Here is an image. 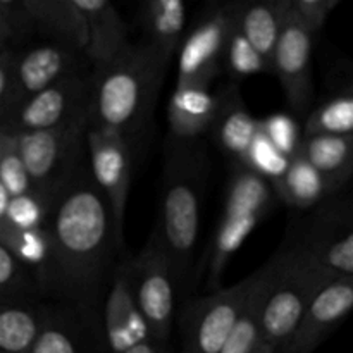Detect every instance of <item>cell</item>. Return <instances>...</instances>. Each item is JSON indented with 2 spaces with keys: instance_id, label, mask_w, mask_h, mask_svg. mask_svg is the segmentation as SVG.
I'll return each instance as SVG.
<instances>
[{
  "instance_id": "1",
  "label": "cell",
  "mask_w": 353,
  "mask_h": 353,
  "mask_svg": "<svg viewBox=\"0 0 353 353\" xmlns=\"http://www.w3.org/2000/svg\"><path fill=\"white\" fill-rule=\"evenodd\" d=\"M45 228L50 236V259L37 276L38 292L61 305L95 314L123 233L85 164L52 196Z\"/></svg>"
},
{
  "instance_id": "2",
  "label": "cell",
  "mask_w": 353,
  "mask_h": 353,
  "mask_svg": "<svg viewBox=\"0 0 353 353\" xmlns=\"http://www.w3.org/2000/svg\"><path fill=\"white\" fill-rule=\"evenodd\" d=\"M209 155L202 138L164 141L159 224L154 234L171 262L178 299L186 302L195 281V254L209 179Z\"/></svg>"
},
{
  "instance_id": "3",
  "label": "cell",
  "mask_w": 353,
  "mask_h": 353,
  "mask_svg": "<svg viewBox=\"0 0 353 353\" xmlns=\"http://www.w3.org/2000/svg\"><path fill=\"white\" fill-rule=\"evenodd\" d=\"M171 59L152 45L130 43L110 64L92 69L88 128L133 140L150 114Z\"/></svg>"
},
{
  "instance_id": "4",
  "label": "cell",
  "mask_w": 353,
  "mask_h": 353,
  "mask_svg": "<svg viewBox=\"0 0 353 353\" xmlns=\"http://www.w3.org/2000/svg\"><path fill=\"white\" fill-rule=\"evenodd\" d=\"M274 257V274L261 307V334L268 350L286 353L307 305L321 286L334 278L310 264L290 240Z\"/></svg>"
},
{
  "instance_id": "5",
  "label": "cell",
  "mask_w": 353,
  "mask_h": 353,
  "mask_svg": "<svg viewBox=\"0 0 353 353\" xmlns=\"http://www.w3.org/2000/svg\"><path fill=\"white\" fill-rule=\"evenodd\" d=\"M274 188L268 179L245 165L233 164L228 176L223 214L207 255V286L221 288V279L238 248L248 234L269 216L276 205Z\"/></svg>"
},
{
  "instance_id": "6",
  "label": "cell",
  "mask_w": 353,
  "mask_h": 353,
  "mask_svg": "<svg viewBox=\"0 0 353 353\" xmlns=\"http://www.w3.org/2000/svg\"><path fill=\"white\" fill-rule=\"evenodd\" d=\"M341 193L314 207L288 238L310 264L330 278H353V203L348 193Z\"/></svg>"
},
{
  "instance_id": "7",
  "label": "cell",
  "mask_w": 353,
  "mask_h": 353,
  "mask_svg": "<svg viewBox=\"0 0 353 353\" xmlns=\"http://www.w3.org/2000/svg\"><path fill=\"white\" fill-rule=\"evenodd\" d=\"M88 121L81 119L54 130L19 133L17 152L34 190L54 196L83 164V143Z\"/></svg>"
},
{
  "instance_id": "8",
  "label": "cell",
  "mask_w": 353,
  "mask_h": 353,
  "mask_svg": "<svg viewBox=\"0 0 353 353\" xmlns=\"http://www.w3.org/2000/svg\"><path fill=\"white\" fill-rule=\"evenodd\" d=\"M131 276L137 307L152 343L168 347L178 307V290L171 262L154 233L143 250L131 259Z\"/></svg>"
},
{
  "instance_id": "9",
  "label": "cell",
  "mask_w": 353,
  "mask_h": 353,
  "mask_svg": "<svg viewBox=\"0 0 353 353\" xmlns=\"http://www.w3.org/2000/svg\"><path fill=\"white\" fill-rule=\"evenodd\" d=\"M255 281L257 272L230 288L185 302L179 317L181 353H221Z\"/></svg>"
},
{
  "instance_id": "10",
  "label": "cell",
  "mask_w": 353,
  "mask_h": 353,
  "mask_svg": "<svg viewBox=\"0 0 353 353\" xmlns=\"http://www.w3.org/2000/svg\"><path fill=\"white\" fill-rule=\"evenodd\" d=\"M92 72H76L59 79L17 107L0 130L10 134L54 130L76 121H88Z\"/></svg>"
},
{
  "instance_id": "11",
  "label": "cell",
  "mask_w": 353,
  "mask_h": 353,
  "mask_svg": "<svg viewBox=\"0 0 353 353\" xmlns=\"http://www.w3.org/2000/svg\"><path fill=\"white\" fill-rule=\"evenodd\" d=\"M236 3L212 6L193 24L179 45L176 86H210L223 71V54L234 23Z\"/></svg>"
},
{
  "instance_id": "12",
  "label": "cell",
  "mask_w": 353,
  "mask_h": 353,
  "mask_svg": "<svg viewBox=\"0 0 353 353\" xmlns=\"http://www.w3.org/2000/svg\"><path fill=\"white\" fill-rule=\"evenodd\" d=\"M83 52L57 41H47L16 55L7 97L0 107V123L28 99L65 76L83 72Z\"/></svg>"
},
{
  "instance_id": "13",
  "label": "cell",
  "mask_w": 353,
  "mask_h": 353,
  "mask_svg": "<svg viewBox=\"0 0 353 353\" xmlns=\"http://www.w3.org/2000/svg\"><path fill=\"white\" fill-rule=\"evenodd\" d=\"M316 33L310 31L295 14L290 12L272 54L271 72L278 76L283 93L292 110L305 116L314 95L312 54Z\"/></svg>"
},
{
  "instance_id": "14",
  "label": "cell",
  "mask_w": 353,
  "mask_h": 353,
  "mask_svg": "<svg viewBox=\"0 0 353 353\" xmlns=\"http://www.w3.org/2000/svg\"><path fill=\"white\" fill-rule=\"evenodd\" d=\"M85 143L90 157V176L109 202L117 228L123 233L133 171L131 141L112 131L88 128Z\"/></svg>"
},
{
  "instance_id": "15",
  "label": "cell",
  "mask_w": 353,
  "mask_h": 353,
  "mask_svg": "<svg viewBox=\"0 0 353 353\" xmlns=\"http://www.w3.org/2000/svg\"><path fill=\"white\" fill-rule=\"evenodd\" d=\"M100 330L105 353H124L137 345L152 341L134 300L131 261H124L114 269L103 300Z\"/></svg>"
},
{
  "instance_id": "16",
  "label": "cell",
  "mask_w": 353,
  "mask_h": 353,
  "mask_svg": "<svg viewBox=\"0 0 353 353\" xmlns=\"http://www.w3.org/2000/svg\"><path fill=\"white\" fill-rule=\"evenodd\" d=\"M353 309V278H334L307 305L286 353H314Z\"/></svg>"
},
{
  "instance_id": "17",
  "label": "cell",
  "mask_w": 353,
  "mask_h": 353,
  "mask_svg": "<svg viewBox=\"0 0 353 353\" xmlns=\"http://www.w3.org/2000/svg\"><path fill=\"white\" fill-rule=\"evenodd\" d=\"M30 353H105L100 319L76 307H50Z\"/></svg>"
},
{
  "instance_id": "18",
  "label": "cell",
  "mask_w": 353,
  "mask_h": 353,
  "mask_svg": "<svg viewBox=\"0 0 353 353\" xmlns=\"http://www.w3.org/2000/svg\"><path fill=\"white\" fill-rule=\"evenodd\" d=\"M76 9L83 16L86 30V41L83 55L100 69L119 57L128 45V24L109 0H74Z\"/></svg>"
},
{
  "instance_id": "19",
  "label": "cell",
  "mask_w": 353,
  "mask_h": 353,
  "mask_svg": "<svg viewBox=\"0 0 353 353\" xmlns=\"http://www.w3.org/2000/svg\"><path fill=\"white\" fill-rule=\"evenodd\" d=\"M261 131V123L248 112L238 86L219 92V107L209 133L233 164H245L248 150Z\"/></svg>"
},
{
  "instance_id": "20",
  "label": "cell",
  "mask_w": 353,
  "mask_h": 353,
  "mask_svg": "<svg viewBox=\"0 0 353 353\" xmlns=\"http://www.w3.org/2000/svg\"><path fill=\"white\" fill-rule=\"evenodd\" d=\"M23 28H34L50 40L83 52L86 41L85 21L74 0H21L17 2Z\"/></svg>"
},
{
  "instance_id": "21",
  "label": "cell",
  "mask_w": 353,
  "mask_h": 353,
  "mask_svg": "<svg viewBox=\"0 0 353 353\" xmlns=\"http://www.w3.org/2000/svg\"><path fill=\"white\" fill-rule=\"evenodd\" d=\"M219 107V93L210 86H176L168 105L169 134L183 140H199L209 133Z\"/></svg>"
},
{
  "instance_id": "22",
  "label": "cell",
  "mask_w": 353,
  "mask_h": 353,
  "mask_svg": "<svg viewBox=\"0 0 353 353\" xmlns=\"http://www.w3.org/2000/svg\"><path fill=\"white\" fill-rule=\"evenodd\" d=\"M292 0H257L236 2V26L250 41L271 72L272 54L290 12Z\"/></svg>"
},
{
  "instance_id": "23",
  "label": "cell",
  "mask_w": 353,
  "mask_h": 353,
  "mask_svg": "<svg viewBox=\"0 0 353 353\" xmlns=\"http://www.w3.org/2000/svg\"><path fill=\"white\" fill-rule=\"evenodd\" d=\"M299 155L341 193L353 172V137L309 134L302 137Z\"/></svg>"
},
{
  "instance_id": "24",
  "label": "cell",
  "mask_w": 353,
  "mask_h": 353,
  "mask_svg": "<svg viewBox=\"0 0 353 353\" xmlns=\"http://www.w3.org/2000/svg\"><path fill=\"white\" fill-rule=\"evenodd\" d=\"M50 307L34 299L0 302V353H30Z\"/></svg>"
},
{
  "instance_id": "25",
  "label": "cell",
  "mask_w": 353,
  "mask_h": 353,
  "mask_svg": "<svg viewBox=\"0 0 353 353\" xmlns=\"http://www.w3.org/2000/svg\"><path fill=\"white\" fill-rule=\"evenodd\" d=\"M188 7L181 0H148L138 10L145 43L152 45L165 57L172 59L186 31Z\"/></svg>"
},
{
  "instance_id": "26",
  "label": "cell",
  "mask_w": 353,
  "mask_h": 353,
  "mask_svg": "<svg viewBox=\"0 0 353 353\" xmlns=\"http://www.w3.org/2000/svg\"><path fill=\"white\" fill-rule=\"evenodd\" d=\"M271 185L276 196L293 209H314L330 196L338 195L330 181L299 154L290 161L281 178Z\"/></svg>"
},
{
  "instance_id": "27",
  "label": "cell",
  "mask_w": 353,
  "mask_h": 353,
  "mask_svg": "<svg viewBox=\"0 0 353 353\" xmlns=\"http://www.w3.org/2000/svg\"><path fill=\"white\" fill-rule=\"evenodd\" d=\"M309 134H336L353 137V93L350 86L338 90L324 99L307 116L302 137Z\"/></svg>"
},
{
  "instance_id": "28",
  "label": "cell",
  "mask_w": 353,
  "mask_h": 353,
  "mask_svg": "<svg viewBox=\"0 0 353 353\" xmlns=\"http://www.w3.org/2000/svg\"><path fill=\"white\" fill-rule=\"evenodd\" d=\"M236 17V14H234ZM223 69H226L234 79H243L247 76L259 74V72H269L268 64L262 61L250 41L243 37L236 26V21L233 23L230 34H228L226 45H224L223 54Z\"/></svg>"
},
{
  "instance_id": "29",
  "label": "cell",
  "mask_w": 353,
  "mask_h": 353,
  "mask_svg": "<svg viewBox=\"0 0 353 353\" xmlns=\"http://www.w3.org/2000/svg\"><path fill=\"white\" fill-rule=\"evenodd\" d=\"M52 196L38 190L10 196L7 205V219L17 231H33L47 226L48 212H50Z\"/></svg>"
},
{
  "instance_id": "30",
  "label": "cell",
  "mask_w": 353,
  "mask_h": 353,
  "mask_svg": "<svg viewBox=\"0 0 353 353\" xmlns=\"http://www.w3.org/2000/svg\"><path fill=\"white\" fill-rule=\"evenodd\" d=\"M290 161L286 155H283L268 138L264 137L262 131L255 137L250 150H248L247 159H245V168L250 169L255 174L262 176L269 183H274L283 176V172L288 168Z\"/></svg>"
},
{
  "instance_id": "31",
  "label": "cell",
  "mask_w": 353,
  "mask_h": 353,
  "mask_svg": "<svg viewBox=\"0 0 353 353\" xmlns=\"http://www.w3.org/2000/svg\"><path fill=\"white\" fill-rule=\"evenodd\" d=\"M30 269L17 261L16 255L0 245V302L2 300L31 299Z\"/></svg>"
},
{
  "instance_id": "32",
  "label": "cell",
  "mask_w": 353,
  "mask_h": 353,
  "mask_svg": "<svg viewBox=\"0 0 353 353\" xmlns=\"http://www.w3.org/2000/svg\"><path fill=\"white\" fill-rule=\"evenodd\" d=\"M10 252L16 255L21 264L33 271L37 278L50 259V236L47 233V228L19 231Z\"/></svg>"
},
{
  "instance_id": "33",
  "label": "cell",
  "mask_w": 353,
  "mask_h": 353,
  "mask_svg": "<svg viewBox=\"0 0 353 353\" xmlns=\"http://www.w3.org/2000/svg\"><path fill=\"white\" fill-rule=\"evenodd\" d=\"M261 131L264 137L288 159H293L299 154L300 141H302V131L299 124L288 114H274L265 119L259 121Z\"/></svg>"
},
{
  "instance_id": "34",
  "label": "cell",
  "mask_w": 353,
  "mask_h": 353,
  "mask_svg": "<svg viewBox=\"0 0 353 353\" xmlns=\"http://www.w3.org/2000/svg\"><path fill=\"white\" fill-rule=\"evenodd\" d=\"M0 185L3 186L9 196L23 195V193L31 192L33 185H31L30 174H28L24 162L21 159L19 152H17L16 137H10L9 143H7L6 150H3L2 157H0Z\"/></svg>"
},
{
  "instance_id": "35",
  "label": "cell",
  "mask_w": 353,
  "mask_h": 353,
  "mask_svg": "<svg viewBox=\"0 0 353 353\" xmlns=\"http://www.w3.org/2000/svg\"><path fill=\"white\" fill-rule=\"evenodd\" d=\"M338 3V0H292V12L317 34Z\"/></svg>"
},
{
  "instance_id": "36",
  "label": "cell",
  "mask_w": 353,
  "mask_h": 353,
  "mask_svg": "<svg viewBox=\"0 0 353 353\" xmlns=\"http://www.w3.org/2000/svg\"><path fill=\"white\" fill-rule=\"evenodd\" d=\"M17 30H23L17 2L0 0V54L7 50V41Z\"/></svg>"
},
{
  "instance_id": "37",
  "label": "cell",
  "mask_w": 353,
  "mask_h": 353,
  "mask_svg": "<svg viewBox=\"0 0 353 353\" xmlns=\"http://www.w3.org/2000/svg\"><path fill=\"white\" fill-rule=\"evenodd\" d=\"M9 193L3 190V186L0 185V245L7 248V250H12L14 241H16L17 233L19 231L14 230L9 224L7 219V205H9Z\"/></svg>"
},
{
  "instance_id": "38",
  "label": "cell",
  "mask_w": 353,
  "mask_h": 353,
  "mask_svg": "<svg viewBox=\"0 0 353 353\" xmlns=\"http://www.w3.org/2000/svg\"><path fill=\"white\" fill-rule=\"evenodd\" d=\"M16 52L12 50H3L0 54V107H2L3 100L7 97V90H9L10 76H12L14 61H16Z\"/></svg>"
},
{
  "instance_id": "39",
  "label": "cell",
  "mask_w": 353,
  "mask_h": 353,
  "mask_svg": "<svg viewBox=\"0 0 353 353\" xmlns=\"http://www.w3.org/2000/svg\"><path fill=\"white\" fill-rule=\"evenodd\" d=\"M124 353H168V347H159V345L147 341V343L137 345Z\"/></svg>"
},
{
  "instance_id": "40",
  "label": "cell",
  "mask_w": 353,
  "mask_h": 353,
  "mask_svg": "<svg viewBox=\"0 0 353 353\" xmlns=\"http://www.w3.org/2000/svg\"><path fill=\"white\" fill-rule=\"evenodd\" d=\"M10 137H12V134L6 133V131L0 130V157H2L3 150H6V147H7V143H9Z\"/></svg>"
},
{
  "instance_id": "41",
  "label": "cell",
  "mask_w": 353,
  "mask_h": 353,
  "mask_svg": "<svg viewBox=\"0 0 353 353\" xmlns=\"http://www.w3.org/2000/svg\"><path fill=\"white\" fill-rule=\"evenodd\" d=\"M259 353H272V352H271V350H268V348H262V350L259 352Z\"/></svg>"
}]
</instances>
